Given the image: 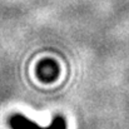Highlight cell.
Wrapping results in <instances>:
<instances>
[{
    "label": "cell",
    "instance_id": "obj_2",
    "mask_svg": "<svg viewBox=\"0 0 129 129\" xmlns=\"http://www.w3.org/2000/svg\"><path fill=\"white\" fill-rule=\"evenodd\" d=\"M38 77L40 78V80L43 82H51L58 77L59 69L55 65V63L53 60H44L39 64L38 67Z\"/></svg>",
    "mask_w": 129,
    "mask_h": 129
},
{
    "label": "cell",
    "instance_id": "obj_1",
    "mask_svg": "<svg viewBox=\"0 0 129 129\" xmlns=\"http://www.w3.org/2000/svg\"><path fill=\"white\" fill-rule=\"evenodd\" d=\"M9 127L11 129H67V122L63 117L56 115L53 118L49 127H40L23 114L15 113L9 118Z\"/></svg>",
    "mask_w": 129,
    "mask_h": 129
}]
</instances>
